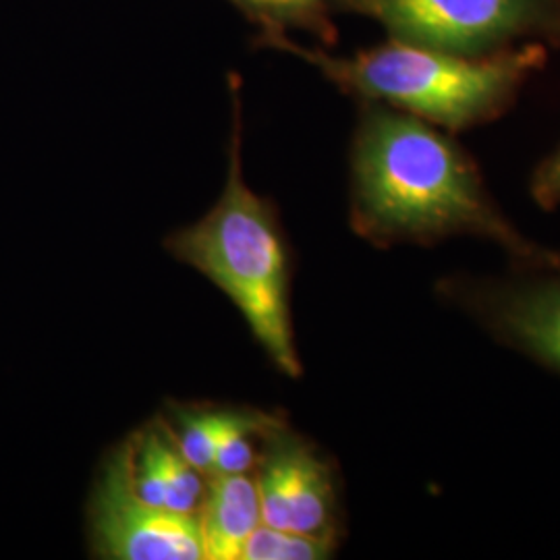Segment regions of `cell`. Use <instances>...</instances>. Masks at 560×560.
I'll return each mask as SVG.
<instances>
[{
	"label": "cell",
	"instance_id": "52a82bcc",
	"mask_svg": "<svg viewBox=\"0 0 560 560\" xmlns=\"http://www.w3.org/2000/svg\"><path fill=\"white\" fill-rule=\"evenodd\" d=\"M444 295L497 339L560 372V270L527 280H448Z\"/></svg>",
	"mask_w": 560,
	"mask_h": 560
},
{
	"label": "cell",
	"instance_id": "3957f363",
	"mask_svg": "<svg viewBox=\"0 0 560 560\" xmlns=\"http://www.w3.org/2000/svg\"><path fill=\"white\" fill-rule=\"evenodd\" d=\"M233 90L229 177L217 206L200 222L166 240V249L212 280L249 324L268 358L291 378L301 374L289 305V256L275 206L243 179L240 83Z\"/></svg>",
	"mask_w": 560,
	"mask_h": 560
},
{
	"label": "cell",
	"instance_id": "9c48e42d",
	"mask_svg": "<svg viewBox=\"0 0 560 560\" xmlns=\"http://www.w3.org/2000/svg\"><path fill=\"white\" fill-rule=\"evenodd\" d=\"M241 13L260 25L264 32L303 30L316 36L322 44H337V25L332 21L330 0H229Z\"/></svg>",
	"mask_w": 560,
	"mask_h": 560
},
{
	"label": "cell",
	"instance_id": "277c9868",
	"mask_svg": "<svg viewBox=\"0 0 560 560\" xmlns=\"http://www.w3.org/2000/svg\"><path fill=\"white\" fill-rule=\"evenodd\" d=\"M332 11L378 21L393 40L488 57L521 38L560 46V0H330Z\"/></svg>",
	"mask_w": 560,
	"mask_h": 560
},
{
	"label": "cell",
	"instance_id": "6da1fadb",
	"mask_svg": "<svg viewBox=\"0 0 560 560\" xmlns=\"http://www.w3.org/2000/svg\"><path fill=\"white\" fill-rule=\"evenodd\" d=\"M351 224L376 245L474 235L525 266L560 270L559 252L536 245L506 221L457 141L378 102H363L351 145Z\"/></svg>",
	"mask_w": 560,
	"mask_h": 560
},
{
	"label": "cell",
	"instance_id": "7c38bea8",
	"mask_svg": "<svg viewBox=\"0 0 560 560\" xmlns=\"http://www.w3.org/2000/svg\"><path fill=\"white\" fill-rule=\"evenodd\" d=\"M532 196L544 210L560 206V148L536 168L532 177Z\"/></svg>",
	"mask_w": 560,
	"mask_h": 560
},
{
	"label": "cell",
	"instance_id": "8992f818",
	"mask_svg": "<svg viewBox=\"0 0 560 560\" xmlns=\"http://www.w3.org/2000/svg\"><path fill=\"white\" fill-rule=\"evenodd\" d=\"M258 460L261 523L339 544V494L335 471L284 423L268 436Z\"/></svg>",
	"mask_w": 560,
	"mask_h": 560
},
{
	"label": "cell",
	"instance_id": "30bf717a",
	"mask_svg": "<svg viewBox=\"0 0 560 560\" xmlns=\"http://www.w3.org/2000/svg\"><path fill=\"white\" fill-rule=\"evenodd\" d=\"M249 413L243 411H183L179 416V430H173V436L179 444L180 453L201 474H210L217 448L222 439L247 420Z\"/></svg>",
	"mask_w": 560,
	"mask_h": 560
},
{
	"label": "cell",
	"instance_id": "5b68a950",
	"mask_svg": "<svg viewBox=\"0 0 560 560\" xmlns=\"http://www.w3.org/2000/svg\"><path fill=\"white\" fill-rule=\"evenodd\" d=\"M90 536L102 559H203L200 515L141 499L129 480L125 442L102 467L90 502Z\"/></svg>",
	"mask_w": 560,
	"mask_h": 560
},
{
	"label": "cell",
	"instance_id": "ba28073f",
	"mask_svg": "<svg viewBox=\"0 0 560 560\" xmlns=\"http://www.w3.org/2000/svg\"><path fill=\"white\" fill-rule=\"evenodd\" d=\"M200 509L203 559L241 560L261 523L260 492L249 474H208Z\"/></svg>",
	"mask_w": 560,
	"mask_h": 560
},
{
	"label": "cell",
	"instance_id": "8fae6325",
	"mask_svg": "<svg viewBox=\"0 0 560 560\" xmlns=\"http://www.w3.org/2000/svg\"><path fill=\"white\" fill-rule=\"evenodd\" d=\"M337 544L284 532L260 523L247 538L241 560H320L328 559Z\"/></svg>",
	"mask_w": 560,
	"mask_h": 560
},
{
	"label": "cell",
	"instance_id": "7a4b0ae2",
	"mask_svg": "<svg viewBox=\"0 0 560 560\" xmlns=\"http://www.w3.org/2000/svg\"><path fill=\"white\" fill-rule=\"evenodd\" d=\"M258 46L300 57L349 96L393 106L451 131L499 119L546 62L544 42L488 57H460L393 38L351 57H332L280 32H264Z\"/></svg>",
	"mask_w": 560,
	"mask_h": 560
}]
</instances>
